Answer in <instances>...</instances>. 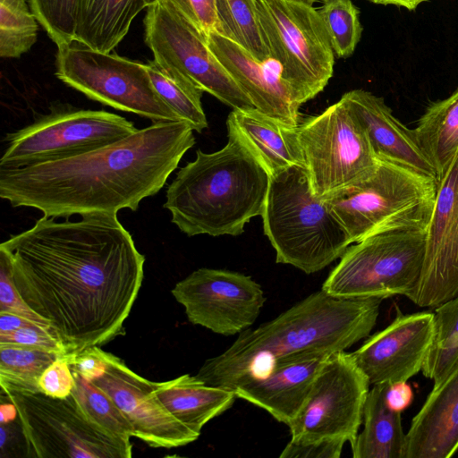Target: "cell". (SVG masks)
Returning a JSON list of instances; mask_svg holds the SVG:
<instances>
[{"mask_svg":"<svg viewBox=\"0 0 458 458\" xmlns=\"http://www.w3.org/2000/svg\"><path fill=\"white\" fill-rule=\"evenodd\" d=\"M363 127L379 159L389 160L438 181V176L416 138L414 129L398 121L383 98L364 89L341 97Z\"/></svg>","mask_w":458,"mask_h":458,"instance_id":"obj_20","label":"cell"},{"mask_svg":"<svg viewBox=\"0 0 458 458\" xmlns=\"http://www.w3.org/2000/svg\"><path fill=\"white\" fill-rule=\"evenodd\" d=\"M325 360L310 359L276 366L267 377L239 386L233 392L237 398L265 410L289 426L301 410Z\"/></svg>","mask_w":458,"mask_h":458,"instance_id":"obj_23","label":"cell"},{"mask_svg":"<svg viewBox=\"0 0 458 458\" xmlns=\"http://www.w3.org/2000/svg\"><path fill=\"white\" fill-rule=\"evenodd\" d=\"M341 438H321L310 441L290 440L280 458H339L344 445Z\"/></svg>","mask_w":458,"mask_h":458,"instance_id":"obj_39","label":"cell"},{"mask_svg":"<svg viewBox=\"0 0 458 458\" xmlns=\"http://www.w3.org/2000/svg\"><path fill=\"white\" fill-rule=\"evenodd\" d=\"M226 128L227 134L235 137L270 177L292 165L304 166L297 127L251 108L233 110Z\"/></svg>","mask_w":458,"mask_h":458,"instance_id":"obj_22","label":"cell"},{"mask_svg":"<svg viewBox=\"0 0 458 458\" xmlns=\"http://www.w3.org/2000/svg\"><path fill=\"white\" fill-rule=\"evenodd\" d=\"M426 231L381 233L350 245L321 289L344 298L407 297L420 276Z\"/></svg>","mask_w":458,"mask_h":458,"instance_id":"obj_9","label":"cell"},{"mask_svg":"<svg viewBox=\"0 0 458 458\" xmlns=\"http://www.w3.org/2000/svg\"><path fill=\"white\" fill-rule=\"evenodd\" d=\"M437 184L412 168L379 159L369 176L324 199L355 243L381 233L427 230Z\"/></svg>","mask_w":458,"mask_h":458,"instance_id":"obj_6","label":"cell"},{"mask_svg":"<svg viewBox=\"0 0 458 458\" xmlns=\"http://www.w3.org/2000/svg\"><path fill=\"white\" fill-rule=\"evenodd\" d=\"M216 31L245 49L260 63L270 61L256 0H216Z\"/></svg>","mask_w":458,"mask_h":458,"instance_id":"obj_28","label":"cell"},{"mask_svg":"<svg viewBox=\"0 0 458 458\" xmlns=\"http://www.w3.org/2000/svg\"><path fill=\"white\" fill-rule=\"evenodd\" d=\"M318 12L334 52L338 57L350 56L362 32L359 9L351 0H325Z\"/></svg>","mask_w":458,"mask_h":458,"instance_id":"obj_34","label":"cell"},{"mask_svg":"<svg viewBox=\"0 0 458 458\" xmlns=\"http://www.w3.org/2000/svg\"><path fill=\"white\" fill-rule=\"evenodd\" d=\"M261 217L276 263L306 274L322 270L352 244L325 199L314 193L302 165H292L270 177Z\"/></svg>","mask_w":458,"mask_h":458,"instance_id":"obj_5","label":"cell"},{"mask_svg":"<svg viewBox=\"0 0 458 458\" xmlns=\"http://www.w3.org/2000/svg\"><path fill=\"white\" fill-rule=\"evenodd\" d=\"M203 36L216 30V0H169Z\"/></svg>","mask_w":458,"mask_h":458,"instance_id":"obj_40","label":"cell"},{"mask_svg":"<svg viewBox=\"0 0 458 458\" xmlns=\"http://www.w3.org/2000/svg\"><path fill=\"white\" fill-rule=\"evenodd\" d=\"M98 347L93 346L68 355L71 369L88 381L100 376L105 369V362L98 352Z\"/></svg>","mask_w":458,"mask_h":458,"instance_id":"obj_41","label":"cell"},{"mask_svg":"<svg viewBox=\"0 0 458 458\" xmlns=\"http://www.w3.org/2000/svg\"><path fill=\"white\" fill-rule=\"evenodd\" d=\"M458 295V152L439 178L426 231L423 266L407 298L436 308Z\"/></svg>","mask_w":458,"mask_h":458,"instance_id":"obj_16","label":"cell"},{"mask_svg":"<svg viewBox=\"0 0 458 458\" xmlns=\"http://www.w3.org/2000/svg\"><path fill=\"white\" fill-rule=\"evenodd\" d=\"M369 385L352 352L329 355L319 368L301 410L288 426L291 439L341 438L352 445L363 422Z\"/></svg>","mask_w":458,"mask_h":458,"instance_id":"obj_14","label":"cell"},{"mask_svg":"<svg viewBox=\"0 0 458 458\" xmlns=\"http://www.w3.org/2000/svg\"><path fill=\"white\" fill-rule=\"evenodd\" d=\"M13 284L69 354L123 331L144 276L145 257L117 214L79 221L42 216L0 245Z\"/></svg>","mask_w":458,"mask_h":458,"instance_id":"obj_1","label":"cell"},{"mask_svg":"<svg viewBox=\"0 0 458 458\" xmlns=\"http://www.w3.org/2000/svg\"><path fill=\"white\" fill-rule=\"evenodd\" d=\"M297 134L310 185L319 198L363 180L377 166L379 158L363 127L342 98L301 120Z\"/></svg>","mask_w":458,"mask_h":458,"instance_id":"obj_12","label":"cell"},{"mask_svg":"<svg viewBox=\"0 0 458 458\" xmlns=\"http://www.w3.org/2000/svg\"><path fill=\"white\" fill-rule=\"evenodd\" d=\"M372 3L378 4H393L399 7H403L408 10L416 9L420 4L423 2H427L428 0H369Z\"/></svg>","mask_w":458,"mask_h":458,"instance_id":"obj_44","label":"cell"},{"mask_svg":"<svg viewBox=\"0 0 458 458\" xmlns=\"http://www.w3.org/2000/svg\"><path fill=\"white\" fill-rule=\"evenodd\" d=\"M434 339L423 375L439 383L458 360V295L435 308Z\"/></svg>","mask_w":458,"mask_h":458,"instance_id":"obj_30","label":"cell"},{"mask_svg":"<svg viewBox=\"0 0 458 458\" xmlns=\"http://www.w3.org/2000/svg\"><path fill=\"white\" fill-rule=\"evenodd\" d=\"M55 75L92 100L152 123L183 121L157 92L147 64L74 41L58 47Z\"/></svg>","mask_w":458,"mask_h":458,"instance_id":"obj_10","label":"cell"},{"mask_svg":"<svg viewBox=\"0 0 458 458\" xmlns=\"http://www.w3.org/2000/svg\"><path fill=\"white\" fill-rule=\"evenodd\" d=\"M171 293L191 324L225 336L252 326L266 301L261 285L251 276L208 267L191 272Z\"/></svg>","mask_w":458,"mask_h":458,"instance_id":"obj_15","label":"cell"},{"mask_svg":"<svg viewBox=\"0 0 458 458\" xmlns=\"http://www.w3.org/2000/svg\"><path fill=\"white\" fill-rule=\"evenodd\" d=\"M144 8L145 0H78L75 41L110 53Z\"/></svg>","mask_w":458,"mask_h":458,"instance_id":"obj_26","label":"cell"},{"mask_svg":"<svg viewBox=\"0 0 458 458\" xmlns=\"http://www.w3.org/2000/svg\"><path fill=\"white\" fill-rule=\"evenodd\" d=\"M105 362L91 382L104 391L131 422L134 437L151 447L174 448L194 442L199 434L177 420L154 393V381L131 370L123 360L98 347Z\"/></svg>","mask_w":458,"mask_h":458,"instance_id":"obj_17","label":"cell"},{"mask_svg":"<svg viewBox=\"0 0 458 458\" xmlns=\"http://www.w3.org/2000/svg\"><path fill=\"white\" fill-rule=\"evenodd\" d=\"M414 131L439 180L458 152V89L428 106Z\"/></svg>","mask_w":458,"mask_h":458,"instance_id":"obj_27","label":"cell"},{"mask_svg":"<svg viewBox=\"0 0 458 458\" xmlns=\"http://www.w3.org/2000/svg\"><path fill=\"white\" fill-rule=\"evenodd\" d=\"M270 59L301 106L333 76L334 50L318 10L303 0H256Z\"/></svg>","mask_w":458,"mask_h":458,"instance_id":"obj_7","label":"cell"},{"mask_svg":"<svg viewBox=\"0 0 458 458\" xmlns=\"http://www.w3.org/2000/svg\"><path fill=\"white\" fill-rule=\"evenodd\" d=\"M458 451V360L411 420L404 458H448Z\"/></svg>","mask_w":458,"mask_h":458,"instance_id":"obj_21","label":"cell"},{"mask_svg":"<svg viewBox=\"0 0 458 458\" xmlns=\"http://www.w3.org/2000/svg\"><path fill=\"white\" fill-rule=\"evenodd\" d=\"M219 150L197 149L166 191L164 208L187 236L240 235L261 216L270 175L233 136Z\"/></svg>","mask_w":458,"mask_h":458,"instance_id":"obj_4","label":"cell"},{"mask_svg":"<svg viewBox=\"0 0 458 458\" xmlns=\"http://www.w3.org/2000/svg\"><path fill=\"white\" fill-rule=\"evenodd\" d=\"M16 416H18V412L13 403L9 401L5 404L2 403L0 415L1 423L12 421Z\"/></svg>","mask_w":458,"mask_h":458,"instance_id":"obj_45","label":"cell"},{"mask_svg":"<svg viewBox=\"0 0 458 458\" xmlns=\"http://www.w3.org/2000/svg\"><path fill=\"white\" fill-rule=\"evenodd\" d=\"M208 47L254 106L282 123L297 127L300 105L277 64L260 63L245 49L216 30L206 36Z\"/></svg>","mask_w":458,"mask_h":458,"instance_id":"obj_19","label":"cell"},{"mask_svg":"<svg viewBox=\"0 0 458 458\" xmlns=\"http://www.w3.org/2000/svg\"><path fill=\"white\" fill-rule=\"evenodd\" d=\"M75 386L72 394L87 416L108 433L130 440L134 437L131 422L123 414L114 401L91 382L72 371Z\"/></svg>","mask_w":458,"mask_h":458,"instance_id":"obj_33","label":"cell"},{"mask_svg":"<svg viewBox=\"0 0 458 458\" xmlns=\"http://www.w3.org/2000/svg\"><path fill=\"white\" fill-rule=\"evenodd\" d=\"M186 121L152 123L105 147L68 158L0 168V198L47 217L136 211L157 194L195 145Z\"/></svg>","mask_w":458,"mask_h":458,"instance_id":"obj_2","label":"cell"},{"mask_svg":"<svg viewBox=\"0 0 458 458\" xmlns=\"http://www.w3.org/2000/svg\"><path fill=\"white\" fill-rule=\"evenodd\" d=\"M74 386L75 378L69 364L68 355L52 363L38 381L40 392L56 398H64L72 394Z\"/></svg>","mask_w":458,"mask_h":458,"instance_id":"obj_38","label":"cell"},{"mask_svg":"<svg viewBox=\"0 0 458 458\" xmlns=\"http://www.w3.org/2000/svg\"><path fill=\"white\" fill-rule=\"evenodd\" d=\"M0 312L17 314L38 324L49 327L46 320L27 305L18 293L8 262L2 254H0Z\"/></svg>","mask_w":458,"mask_h":458,"instance_id":"obj_37","label":"cell"},{"mask_svg":"<svg viewBox=\"0 0 458 458\" xmlns=\"http://www.w3.org/2000/svg\"><path fill=\"white\" fill-rule=\"evenodd\" d=\"M18 412L27 456L37 458H130L131 440L93 422L72 394L56 398L38 392L1 391Z\"/></svg>","mask_w":458,"mask_h":458,"instance_id":"obj_8","label":"cell"},{"mask_svg":"<svg viewBox=\"0 0 458 458\" xmlns=\"http://www.w3.org/2000/svg\"><path fill=\"white\" fill-rule=\"evenodd\" d=\"M157 1L159 0H145L146 4H147V6L148 7L149 5L157 3Z\"/></svg>","mask_w":458,"mask_h":458,"instance_id":"obj_46","label":"cell"},{"mask_svg":"<svg viewBox=\"0 0 458 458\" xmlns=\"http://www.w3.org/2000/svg\"><path fill=\"white\" fill-rule=\"evenodd\" d=\"M152 83L161 98L199 133L208 127L201 104L203 91L170 75L154 60L147 64Z\"/></svg>","mask_w":458,"mask_h":458,"instance_id":"obj_31","label":"cell"},{"mask_svg":"<svg viewBox=\"0 0 458 458\" xmlns=\"http://www.w3.org/2000/svg\"><path fill=\"white\" fill-rule=\"evenodd\" d=\"M384 299L344 298L320 291L256 328H247L219 355L208 359L197 377L234 390L263 378L276 366L327 358L369 336Z\"/></svg>","mask_w":458,"mask_h":458,"instance_id":"obj_3","label":"cell"},{"mask_svg":"<svg viewBox=\"0 0 458 458\" xmlns=\"http://www.w3.org/2000/svg\"><path fill=\"white\" fill-rule=\"evenodd\" d=\"M0 344L24 345L69 355L65 346L54 331L49 327L38 323H32L7 334H1Z\"/></svg>","mask_w":458,"mask_h":458,"instance_id":"obj_36","label":"cell"},{"mask_svg":"<svg viewBox=\"0 0 458 458\" xmlns=\"http://www.w3.org/2000/svg\"><path fill=\"white\" fill-rule=\"evenodd\" d=\"M145 41L154 61L173 77L242 110L256 108L223 67L196 29L169 0L149 5L144 20Z\"/></svg>","mask_w":458,"mask_h":458,"instance_id":"obj_13","label":"cell"},{"mask_svg":"<svg viewBox=\"0 0 458 458\" xmlns=\"http://www.w3.org/2000/svg\"><path fill=\"white\" fill-rule=\"evenodd\" d=\"M154 393L177 420L199 435L209 420L227 411L237 398L233 390L209 386L190 374L154 382Z\"/></svg>","mask_w":458,"mask_h":458,"instance_id":"obj_24","label":"cell"},{"mask_svg":"<svg viewBox=\"0 0 458 458\" xmlns=\"http://www.w3.org/2000/svg\"><path fill=\"white\" fill-rule=\"evenodd\" d=\"M37 19L26 0H0V55L16 58L37 40Z\"/></svg>","mask_w":458,"mask_h":458,"instance_id":"obj_32","label":"cell"},{"mask_svg":"<svg viewBox=\"0 0 458 458\" xmlns=\"http://www.w3.org/2000/svg\"><path fill=\"white\" fill-rule=\"evenodd\" d=\"M389 384L373 385L363 411V429L351 445L353 458H404L406 434L401 411L386 399Z\"/></svg>","mask_w":458,"mask_h":458,"instance_id":"obj_25","label":"cell"},{"mask_svg":"<svg viewBox=\"0 0 458 458\" xmlns=\"http://www.w3.org/2000/svg\"><path fill=\"white\" fill-rule=\"evenodd\" d=\"M32 323L36 322L11 312H0V335L15 331Z\"/></svg>","mask_w":458,"mask_h":458,"instance_id":"obj_43","label":"cell"},{"mask_svg":"<svg viewBox=\"0 0 458 458\" xmlns=\"http://www.w3.org/2000/svg\"><path fill=\"white\" fill-rule=\"evenodd\" d=\"M137 131L132 122L114 113L57 106L6 135L0 168H20L72 157L121 140Z\"/></svg>","mask_w":458,"mask_h":458,"instance_id":"obj_11","label":"cell"},{"mask_svg":"<svg viewBox=\"0 0 458 458\" xmlns=\"http://www.w3.org/2000/svg\"><path fill=\"white\" fill-rule=\"evenodd\" d=\"M398 315L352 352L371 385L407 382L421 371L434 339V314Z\"/></svg>","mask_w":458,"mask_h":458,"instance_id":"obj_18","label":"cell"},{"mask_svg":"<svg viewBox=\"0 0 458 458\" xmlns=\"http://www.w3.org/2000/svg\"><path fill=\"white\" fill-rule=\"evenodd\" d=\"M303 1H306V2L313 4V3H317V2H322L323 3L325 0H303Z\"/></svg>","mask_w":458,"mask_h":458,"instance_id":"obj_47","label":"cell"},{"mask_svg":"<svg viewBox=\"0 0 458 458\" xmlns=\"http://www.w3.org/2000/svg\"><path fill=\"white\" fill-rule=\"evenodd\" d=\"M63 356L24 345L0 344L1 391H39L40 377Z\"/></svg>","mask_w":458,"mask_h":458,"instance_id":"obj_29","label":"cell"},{"mask_svg":"<svg viewBox=\"0 0 458 458\" xmlns=\"http://www.w3.org/2000/svg\"><path fill=\"white\" fill-rule=\"evenodd\" d=\"M406 383L389 384L386 399L389 406L395 411H402L412 401V391Z\"/></svg>","mask_w":458,"mask_h":458,"instance_id":"obj_42","label":"cell"},{"mask_svg":"<svg viewBox=\"0 0 458 458\" xmlns=\"http://www.w3.org/2000/svg\"><path fill=\"white\" fill-rule=\"evenodd\" d=\"M37 21L57 47L76 39L78 0H28Z\"/></svg>","mask_w":458,"mask_h":458,"instance_id":"obj_35","label":"cell"}]
</instances>
